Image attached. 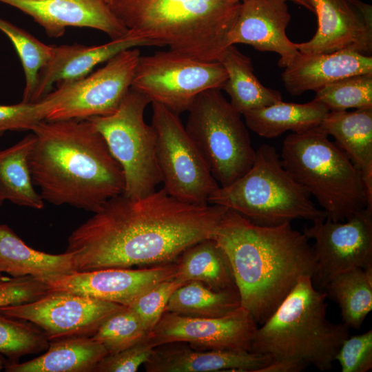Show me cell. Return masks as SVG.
<instances>
[{
    "instance_id": "obj_1",
    "label": "cell",
    "mask_w": 372,
    "mask_h": 372,
    "mask_svg": "<svg viewBox=\"0 0 372 372\" xmlns=\"http://www.w3.org/2000/svg\"><path fill=\"white\" fill-rule=\"evenodd\" d=\"M227 209L187 203L163 188L136 198L121 194L72 231L65 251L79 271L174 262L189 246L212 238Z\"/></svg>"
},
{
    "instance_id": "obj_2",
    "label": "cell",
    "mask_w": 372,
    "mask_h": 372,
    "mask_svg": "<svg viewBox=\"0 0 372 372\" xmlns=\"http://www.w3.org/2000/svg\"><path fill=\"white\" fill-rule=\"evenodd\" d=\"M31 131L29 167L44 201L94 213L123 194V169L88 119L42 121Z\"/></svg>"
},
{
    "instance_id": "obj_3",
    "label": "cell",
    "mask_w": 372,
    "mask_h": 372,
    "mask_svg": "<svg viewBox=\"0 0 372 372\" xmlns=\"http://www.w3.org/2000/svg\"><path fill=\"white\" fill-rule=\"evenodd\" d=\"M226 253L241 307L262 324L302 276H314L313 247L291 223L256 225L227 209L212 238Z\"/></svg>"
},
{
    "instance_id": "obj_4",
    "label": "cell",
    "mask_w": 372,
    "mask_h": 372,
    "mask_svg": "<svg viewBox=\"0 0 372 372\" xmlns=\"http://www.w3.org/2000/svg\"><path fill=\"white\" fill-rule=\"evenodd\" d=\"M117 19L154 46L220 61L239 0H105Z\"/></svg>"
},
{
    "instance_id": "obj_5",
    "label": "cell",
    "mask_w": 372,
    "mask_h": 372,
    "mask_svg": "<svg viewBox=\"0 0 372 372\" xmlns=\"http://www.w3.org/2000/svg\"><path fill=\"white\" fill-rule=\"evenodd\" d=\"M327 298L325 291L314 286L311 276H300L272 315L258 327L251 351L267 355L272 361L331 370L349 336V327L327 319Z\"/></svg>"
},
{
    "instance_id": "obj_6",
    "label": "cell",
    "mask_w": 372,
    "mask_h": 372,
    "mask_svg": "<svg viewBox=\"0 0 372 372\" xmlns=\"http://www.w3.org/2000/svg\"><path fill=\"white\" fill-rule=\"evenodd\" d=\"M280 156L327 219L344 222L366 208L372 210L362 172L319 125L286 136Z\"/></svg>"
},
{
    "instance_id": "obj_7",
    "label": "cell",
    "mask_w": 372,
    "mask_h": 372,
    "mask_svg": "<svg viewBox=\"0 0 372 372\" xmlns=\"http://www.w3.org/2000/svg\"><path fill=\"white\" fill-rule=\"evenodd\" d=\"M310 196L285 168L276 148L262 144L256 150L250 169L230 185L219 187L208 204L232 209L262 226L326 218Z\"/></svg>"
},
{
    "instance_id": "obj_8",
    "label": "cell",
    "mask_w": 372,
    "mask_h": 372,
    "mask_svg": "<svg viewBox=\"0 0 372 372\" xmlns=\"http://www.w3.org/2000/svg\"><path fill=\"white\" fill-rule=\"evenodd\" d=\"M187 112L186 132L219 186L243 176L253 165L256 150L242 114L220 90L201 92Z\"/></svg>"
},
{
    "instance_id": "obj_9",
    "label": "cell",
    "mask_w": 372,
    "mask_h": 372,
    "mask_svg": "<svg viewBox=\"0 0 372 372\" xmlns=\"http://www.w3.org/2000/svg\"><path fill=\"white\" fill-rule=\"evenodd\" d=\"M151 101L130 87L112 114L87 118L103 136L125 178L123 194L140 198L156 191L162 183L156 157V134L144 119Z\"/></svg>"
},
{
    "instance_id": "obj_10",
    "label": "cell",
    "mask_w": 372,
    "mask_h": 372,
    "mask_svg": "<svg viewBox=\"0 0 372 372\" xmlns=\"http://www.w3.org/2000/svg\"><path fill=\"white\" fill-rule=\"evenodd\" d=\"M227 79L220 61H205L169 50L140 56L131 87L179 115L201 92L223 90Z\"/></svg>"
},
{
    "instance_id": "obj_11",
    "label": "cell",
    "mask_w": 372,
    "mask_h": 372,
    "mask_svg": "<svg viewBox=\"0 0 372 372\" xmlns=\"http://www.w3.org/2000/svg\"><path fill=\"white\" fill-rule=\"evenodd\" d=\"M152 126L163 189L190 204L207 205L220 186L187 134L179 115L153 101Z\"/></svg>"
},
{
    "instance_id": "obj_12",
    "label": "cell",
    "mask_w": 372,
    "mask_h": 372,
    "mask_svg": "<svg viewBox=\"0 0 372 372\" xmlns=\"http://www.w3.org/2000/svg\"><path fill=\"white\" fill-rule=\"evenodd\" d=\"M140 50L122 51L81 79L57 83L54 105L45 121L87 119L114 113L131 87Z\"/></svg>"
},
{
    "instance_id": "obj_13",
    "label": "cell",
    "mask_w": 372,
    "mask_h": 372,
    "mask_svg": "<svg viewBox=\"0 0 372 372\" xmlns=\"http://www.w3.org/2000/svg\"><path fill=\"white\" fill-rule=\"evenodd\" d=\"M303 234L315 241L314 286L324 290L337 275L352 269L372 267V210L368 208L350 219L324 218L305 227Z\"/></svg>"
},
{
    "instance_id": "obj_14",
    "label": "cell",
    "mask_w": 372,
    "mask_h": 372,
    "mask_svg": "<svg viewBox=\"0 0 372 372\" xmlns=\"http://www.w3.org/2000/svg\"><path fill=\"white\" fill-rule=\"evenodd\" d=\"M123 305L64 291L49 290L32 302L0 307L3 313L40 327L50 341L91 337Z\"/></svg>"
},
{
    "instance_id": "obj_15",
    "label": "cell",
    "mask_w": 372,
    "mask_h": 372,
    "mask_svg": "<svg viewBox=\"0 0 372 372\" xmlns=\"http://www.w3.org/2000/svg\"><path fill=\"white\" fill-rule=\"evenodd\" d=\"M258 324L250 313L240 307L218 318H198L165 311L147 339L158 345L183 342L200 350L251 351Z\"/></svg>"
},
{
    "instance_id": "obj_16",
    "label": "cell",
    "mask_w": 372,
    "mask_h": 372,
    "mask_svg": "<svg viewBox=\"0 0 372 372\" xmlns=\"http://www.w3.org/2000/svg\"><path fill=\"white\" fill-rule=\"evenodd\" d=\"M317 17V30L296 43L300 53L351 51L372 54V6L361 0H307Z\"/></svg>"
},
{
    "instance_id": "obj_17",
    "label": "cell",
    "mask_w": 372,
    "mask_h": 372,
    "mask_svg": "<svg viewBox=\"0 0 372 372\" xmlns=\"http://www.w3.org/2000/svg\"><path fill=\"white\" fill-rule=\"evenodd\" d=\"M176 274L175 262L150 268L76 271L41 280L49 290L64 291L131 306L142 294Z\"/></svg>"
},
{
    "instance_id": "obj_18",
    "label": "cell",
    "mask_w": 372,
    "mask_h": 372,
    "mask_svg": "<svg viewBox=\"0 0 372 372\" xmlns=\"http://www.w3.org/2000/svg\"><path fill=\"white\" fill-rule=\"evenodd\" d=\"M287 0H243L228 34L229 45L243 43L261 52L277 53L286 68L300 54L286 33L291 20Z\"/></svg>"
},
{
    "instance_id": "obj_19",
    "label": "cell",
    "mask_w": 372,
    "mask_h": 372,
    "mask_svg": "<svg viewBox=\"0 0 372 372\" xmlns=\"http://www.w3.org/2000/svg\"><path fill=\"white\" fill-rule=\"evenodd\" d=\"M32 18L52 38L63 36L67 27L101 30L111 40L127 29L117 19L105 0H0Z\"/></svg>"
},
{
    "instance_id": "obj_20",
    "label": "cell",
    "mask_w": 372,
    "mask_h": 372,
    "mask_svg": "<svg viewBox=\"0 0 372 372\" xmlns=\"http://www.w3.org/2000/svg\"><path fill=\"white\" fill-rule=\"evenodd\" d=\"M271 361L249 351L200 350L174 342L154 347L143 365L147 372H258Z\"/></svg>"
},
{
    "instance_id": "obj_21",
    "label": "cell",
    "mask_w": 372,
    "mask_h": 372,
    "mask_svg": "<svg viewBox=\"0 0 372 372\" xmlns=\"http://www.w3.org/2000/svg\"><path fill=\"white\" fill-rule=\"evenodd\" d=\"M154 46L149 41L128 30L123 37L100 45H53V54L39 74L32 103L39 101L52 90L55 83L86 76L95 66L107 62L123 50L137 47Z\"/></svg>"
},
{
    "instance_id": "obj_22",
    "label": "cell",
    "mask_w": 372,
    "mask_h": 372,
    "mask_svg": "<svg viewBox=\"0 0 372 372\" xmlns=\"http://www.w3.org/2000/svg\"><path fill=\"white\" fill-rule=\"evenodd\" d=\"M372 73V56L351 51L300 53L281 74L286 90L293 96L320 90L340 79Z\"/></svg>"
},
{
    "instance_id": "obj_23",
    "label": "cell",
    "mask_w": 372,
    "mask_h": 372,
    "mask_svg": "<svg viewBox=\"0 0 372 372\" xmlns=\"http://www.w3.org/2000/svg\"><path fill=\"white\" fill-rule=\"evenodd\" d=\"M319 127L362 172L372 199V107L329 111Z\"/></svg>"
},
{
    "instance_id": "obj_24",
    "label": "cell",
    "mask_w": 372,
    "mask_h": 372,
    "mask_svg": "<svg viewBox=\"0 0 372 372\" xmlns=\"http://www.w3.org/2000/svg\"><path fill=\"white\" fill-rule=\"evenodd\" d=\"M76 271L71 253L50 254L37 251L8 226L0 225V273L12 278L30 276L41 281Z\"/></svg>"
},
{
    "instance_id": "obj_25",
    "label": "cell",
    "mask_w": 372,
    "mask_h": 372,
    "mask_svg": "<svg viewBox=\"0 0 372 372\" xmlns=\"http://www.w3.org/2000/svg\"><path fill=\"white\" fill-rule=\"evenodd\" d=\"M108 354L91 337H70L51 340L45 353L23 363L7 362V372H94Z\"/></svg>"
},
{
    "instance_id": "obj_26",
    "label": "cell",
    "mask_w": 372,
    "mask_h": 372,
    "mask_svg": "<svg viewBox=\"0 0 372 372\" xmlns=\"http://www.w3.org/2000/svg\"><path fill=\"white\" fill-rule=\"evenodd\" d=\"M175 264L174 278L183 284L198 281L214 291L238 290L229 258L213 238L187 247Z\"/></svg>"
},
{
    "instance_id": "obj_27",
    "label": "cell",
    "mask_w": 372,
    "mask_h": 372,
    "mask_svg": "<svg viewBox=\"0 0 372 372\" xmlns=\"http://www.w3.org/2000/svg\"><path fill=\"white\" fill-rule=\"evenodd\" d=\"M328 112L313 100L306 103L280 101L242 115L248 129L262 137L273 138L287 131L298 132L317 127Z\"/></svg>"
},
{
    "instance_id": "obj_28",
    "label": "cell",
    "mask_w": 372,
    "mask_h": 372,
    "mask_svg": "<svg viewBox=\"0 0 372 372\" xmlns=\"http://www.w3.org/2000/svg\"><path fill=\"white\" fill-rule=\"evenodd\" d=\"M220 62L227 74L223 90L229 96L231 105L241 114L282 101L279 91L260 83L251 59L235 45L227 48Z\"/></svg>"
},
{
    "instance_id": "obj_29",
    "label": "cell",
    "mask_w": 372,
    "mask_h": 372,
    "mask_svg": "<svg viewBox=\"0 0 372 372\" xmlns=\"http://www.w3.org/2000/svg\"><path fill=\"white\" fill-rule=\"evenodd\" d=\"M34 140L32 133L14 145L0 150V197L3 201L41 209L44 200L34 188L29 167Z\"/></svg>"
},
{
    "instance_id": "obj_30",
    "label": "cell",
    "mask_w": 372,
    "mask_h": 372,
    "mask_svg": "<svg viewBox=\"0 0 372 372\" xmlns=\"http://www.w3.org/2000/svg\"><path fill=\"white\" fill-rule=\"evenodd\" d=\"M339 305L343 323L360 329L372 309V267H358L335 276L325 287Z\"/></svg>"
},
{
    "instance_id": "obj_31",
    "label": "cell",
    "mask_w": 372,
    "mask_h": 372,
    "mask_svg": "<svg viewBox=\"0 0 372 372\" xmlns=\"http://www.w3.org/2000/svg\"><path fill=\"white\" fill-rule=\"evenodd\" d=\"M240 307L238 290L218 291L203 282L190 281L174 291L165 311L189 317L218 318Z\"/></svg>"
},
{
    "instance_id": "obj_32",
    "label": "cell",
    "mask_w": 372,
    "mask_h": 372,
    "mask_svg": "<svg viewBox=\"0 0 372 372\" xmlns=\"http://www.w3.org/2000/svg\"><path fill=\"white\" fill-rule=\"evenodd\" d=\"M0 30L10 39L20 59L25 87L22 101L32 103L39 74L53 54V45H46L27 31L0 17Z\"/></svg>"
},
{
    "instance_id": "obj_33",
    "label": "cell",
    "mask_w": 372,
    "mask_h": 372,
    "mask_svg": "<svg viewBox=\"0 0 372 372\" xmlns=\"http://www.w3.org/2000/svg\"><path fill=\"white\" fill-rule=\"evenodd\" d=\"M50 340L37 325L0 311V353L10 362H18L25 355L46 351Z\"/></svg>"
},
{
    "instance_id": "obj_34",
    "label": "cell",
    "mask_w": 372,
    "mask_h": 372,
    "mask_svg": "<svg viewBox=\"0 0 372 372\" xmlns=\"http://www.w3.org/2000/svg\"><path fill=\"white\" fill-rule=\"evenodd\" d=\"M313 101L329 111L372 107V73L340 79L316 92Z\"/></svg>"
},
{
    "instance_id": "obj_35",
    "label": "cell",
    "mask_w": 372,
    "mask_h": 372,
    "mask_svg": "<svg viewBox=\"0 0 372 372\" xmlns=\"http://www.w3.org/2000/svg\"><path fill=\"white\" fill-rule=\"evenodd\" d=\"M147 335L134 310L125 306L108 317L91 338L103 345L108 353H115L136 344Z\"/></svg>"
},
{
    "instance_id": "obj_36",
    "label": "cell",
    "mask_w": 372,
    "mask_h": 372,
    "mask_svg": "<svg viewBox=\"0 0 372 372\" xmlns=\"http://www.w3.org/2000/svg\"><path fill=\"white\" fill-rule=\"evenodd\" d=\"M53 106L49 95L35 103L0 105V136L7 131L32 130L38 123L46 120Z\"/></svg>"
},
{
    "instance_id": "obj_37",
    "label": "cell",
    "mask_w": 372,
    "mask_h": 372,
    "mask_svg": "<svg viewBox=\"0 0 372 372\" xmlns=\"http://www.w3.org/2000/svg\"><path fill=\"white\" fill-rule=\"evenodd\" d=\"M183 285L174 277L162 281L142 294L130 306L141 320L147 334L165 311L172 294Z\"/></svg>"
},
{
    "instance_id": "obj_38",
    "label": "cell",
    "mask_w": 372,
    "mask_h": 372,
    "mask_svg": "<svg viewBox=\"0 0 372 372\" xmlns=\"http://www.w3.org/2000/svg\"><path fill=\"white\" fill-rule=\"evenodd\" d=\"M342 372H367L372 369V330L349 336L335 356Z\"/></svg>"
},
{
    "instance_id": "obj_39",
    "label": "cell",
    "mask_w": 372,
    "mask_h": 372,
    "mask_svg": "<svg viewBox=\"0 0 372 372\" xmlns=\"http://www.w3.org/2000/svg\"><path fill=\"white\" fill-rule=\"evenodd\" d=\"M154 346L147 336L136 344L115 353L107 354L94 372H135L149 358Z\"/></svg>"
},
{
    "instance_id": "obj_40",
    "label": "cell",
    "mask_w": 372,
    "mask_h": 372,
    "mask_svg": "<svg viewBox=\"0 0 372 372\" xmlns=\"http://www.w3.org/2000/svg\"><path fill=\"white\" fill-rule=\"evenodd\" d=\"M48 291L44 282L32 276L10 278L0 282V307L32 302Z\"/></svg>"
},
{
    "instance_id": "obj_41",
    "label": "cell",
    "mask_w": 372,
    "mask_h": 372,
    "mask_svg": "<svg viewBox=\"0 0 372 372\" xmlns=\"http://www.w3.org/2000/svg\"><path fill=\"white\" fill-rule=\"evenodd\" d=\"M305 368L304 365L296 362L271 361L258 372H300Z\"/></svg>"
},
{
    "instance_id": "obj_42",
    "label": "cell",
    "mask_w": 372,
    "mask_h": 372,
    "mask_svg": "<svg viewBox=\"0 0 372 372\" xmlns=\"http://www.w3.org/2000/svg\"><path fill=\"white\" fill-rule=\"evenodd\" d=\"M287 1H291L293 3H295L298 4V5H300L301 6L308 9L309 10L313 12L312 7L310 5V3L308 2L307 0H287Z\"/></svg>"
},
{
    "instance_id": "obj_43",
    "label": "cell",
    "mask_w": 372,
    "mask_h": 372,
    "mask_svg": "<svg viewBox=\"0 0 372 372\" xmlns=\"http://www.w3.org/2000/svg\"><path fill=\"white\" fill-rule=\"evenodd\" d=\"M8 362V359L4 357V355L0 353V371L5 369V366Z\"/></svg>"
},
{
    "instance_id": "obj_44",
    "label": "cell",
    "mask_w": 372,
    "mask_h": 372,
    "mask_svg": "<svg viewBox=\"0 0 372 372\" xmlns=\"http://www.w3.org/2000/svg\"><path fill=\"white\" fill-rule=\"evenodd\" d=\"M10 278L8 276H3L1 273H0V282H4L7 280H8Z\"/></svg>"
},
{
    "instance_id": "obj_45",
    "label": "cell",
    "mask_w": 372,
    "mask_h": 372,
    "mask_svg": "<svg viewBox=\"0 0 372 372\" xmlns=\"http://www.w3.org/2000/svg\"><path fill=\"white\" fill-rule=\"evenodd\" d=\"M3 200L0 197V206L2 205Z\"/></svg>"
},
{
    "instance_id": "obj_46",
    "label": "cell",
    "mask_w": 372,
    "mask_h": 372,
    "mask_svg": "<svg viewBox=\"0 0 372 372\" xmlns=\"http://www.w3.org/2000/svg\"><path fill=\"white\" fill-rule=\"evenodd\" d=\"M239 1H243V0H239Z\"/></svg>"
}]
</instances>
